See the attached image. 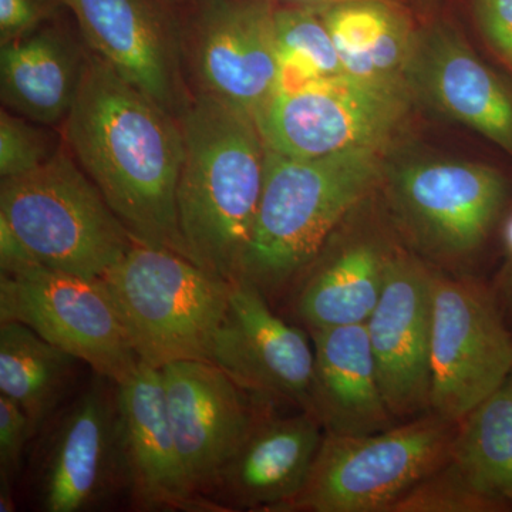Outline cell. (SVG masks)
Instances as JSON below:
<instances>
[{"mask_svg":"<svg viewBox=\"0 0 512 512\" xmlns=\"http://www.w3.org/2000/svg\"><path fill=\"white\" fill-rule=\"evenodd\" d=\"M64 144L134 241L190 259L177 211L180 119L93 50L64 121Z\"/></svg>","mask_w":512,"mask_h":512,"instance_id":"obj_1","label":"cell"},{"mask_svg":"<svg viewBox=\"0 0 512 512\" xmlns=\"http://www.w3.org/2000/svg\"><path fill=\"white\" fill-rule=\"evenodd\" d=\"M180 119L178 222L190 261L238 281L264 187L266 146L251 114L194 94Z\"/></svg>","mask_w":512,"mask_h":512,"instance_id":"obj_2","label":"cell"},{"mask_svg":"<svg viewBox=\"0 0 512 512\" xmlns=\"http://www.w3.org/2000/svg\"><path fill=\"white\" fill-rule=\"evenodd\" d=\"M383 151L293 158L266 148L261 202L239 279L268 299L295 284L340 222L382 183Z\"/></svg>","mask_w":512,"mask_h":512,"instance_id":"obj_3","label":"cell"},{"mask_svg":"<svg viewBox=\"0 0 512 512\" xmlns=\"http://www.w3.org/2000/svg\"><path fill=\"white\" fill-rule=\"evenodd\" d=\"M141 362L202 360L227 313L232 282L168 249L136 242L100 278Z\"/></svg>","mask_w":512,"mask_h":512,"instance_id":"obj_4","label":"cell"},{"mask_svg":"<svg viewBox=\"0 0 512 512\" xmlns=\"http://www.w3.org/2000/svg\"><path fill=\"white\" fill-rule=\"evenodd\" d=\"M0 217L43 265L100 279L136 244L67 146L0 183Z\"/></svg>","mask_w":512,"mask_h":512,"instance_id":"obj_5","label":"cell"},{"mask_svg":"<svg viewBox=\"0 0 512 512\" xmlns=\"http://www.w3.org/2000/svg\"><path fill=\"white\" fill-rule=\"evenodd\" d=\"M458 421L429 412L367 436H323L308 480L279 512H390L450 458Z\"/></svg>","mask_w":512,"mask_h":512,"instance_id":"obj_6","label":"cell"},{"mask_svg":"<svg viewBox=\"0 0 512 512\" xmlns=\"http://www.w3.org/2000/svg\"><path fill=\"white\" fill-rule=\"evenodd\" d=\"M35 439L26 474L37 511H100L128 497L119 383L94 373Z\"/></svg>","mask_w":512,"mask_h":512,"instance_id":"obj_7","label":"cell"},{"mask_svg":"<svg viewBox=\"0 0 512 512\" xmlns=\"http://www.w3.org/2000/svg\"><path fill=\"white\" fill-rule=\"evenodd\" d=\"M512 372V333L494 286L434 272L430 412L460 421Z\"/></svg>","mask_w":512,"mask_h":512,"instance_id":"obj_8","label":"cell"},{"mask_svg":"<svg viewBox=\"0 0 512 512\" xmlns=\"http://www.w3.org/2000/svg\"><path fill=\"white\" fill-rule=\"evenodd\" d=\"M387 194L397 228L423 261L451 269L490 237L507 201V183L488 165L424 161L393 171Z\"/></svg>","mask_w":512,"mask_h":512,"instance_id":"obj_9","label":"cell"},{"mask_svg":"<svg viewBox=\"0 0 512 512\" xmlns=\"http://www.w3.org/2000/svg\"><path fill=\"white\" fill-rule=\"evenodd\" d=\"M409 87L322 77L296 93H276L255 117L268 150L293 158L384 150L410 106Z\"/></svg>","mask_w":512,"mask_h":512,"instance_id":"obj_10","label":"cell"},{"mask_svg":"<svg viewBox=\"0 0 512 512\" xmlns=\"http://www.w3.org/2000/svg\"><path fill=\"white\" fill-rule=\"evenodd\" d=\"M6 320L29 326L116 383L127 380L141 363L100 279L45 265L28 274L0 276V322Z\"/></svg>","mask_w":512,"mask_h":512,"instance_id":"obj_11","label":"cell"},{"mask_svg":"<svg viewBox=\"0 0 512 512\" xmlns=\"http://www.w3.org/2000/svg\"><path fill=\"white\" fill-rule=\"evenodd\" d=\"M208 362L261 402L312 413V339L276 315L264 293L245 279L232 282Z\"/></svg>","mask_w":512,"mask_h":512,"instance_id":"obj_12","label":"cell"},{"mask_svg":"<svg viewBox=\"0 0 512 512\" xmlns=\"http://www.w3.org/2000/svg\"><path fill=\"white\" fill-rule=\"evenodd\" d=\"M274 9L269 0H208L180 42L197 94L258 116L278 86Z\"/></svg>","mask_w":512,"mask_h":512,"instance_id":"obj_13","label":"cell"},{"mask_svg":"<svg viewBox=\"0 0 512 512\" xmlns=\"http://www.w3.org/2000/svg\"><path fill=\"white\" fill-rule=\"evenodd\" d=\"M434 272L400 248L365 323L384 400L397 423L430 412Z\"/></svg>","mask_w":512,"mask_h":512,"instance_id":"obj_14","label":"cell"},{"mask_svg":"<svg viewBox=\"0 0 512 512\" xmlns=\"http://www.w3.org/2000/svg\"><path fill=\"white\" fill-rule=\"evenodd\" d=\"M168 419L192 490L205 498L225 464L274 406L202 360L161 369Z\"/></svg>","mask_w":512,"mask_h":512,"instance_id":"obj_15","label":"cell"},{"mask_svg":"<svg viewBox=\"0 0 512 512\" xmlns=\"http://www.w3.org/2000/svg\"><path fill=\"white\" fill-rule=\"evenodd\" d=\"M72 9L90 50L180 117L191 97L185 87L180 40L144 0H59Z\"/></svg>","mask_w":512,"mask_h":512,"instance_id":"obj_16","label":"cell"},{"mask_svg":"<svg viewBox=\"0 0 512 512\" xmlns=\"http://www.w3.org/2000/svg\"><path fill=\"white\" fill-rule=\"evenodd\" d=\"M325 430L306 410L268 412L225 464L205 494L218 512H279L301 491Z\"/></svg>","mask_w":512,"mask_h":512,"instance_id":"obj_17","label":"cell"},{"mask_svg":"<svg viewBox=\"0 0 512 512\" xmlns=\"http://www.w3.org/2000/svg\"><path fill=\"white\" fill-rule=\"evenodd\" d=\"M128 500L137 511L218 512L192 490L175 444L161 369L141 362L119 383Z\"/></svg>","mask_w":512,"mask_h":512,"instance_id":"obj_18","label":"cell"},{"mask_svg":"<svg viewBox=\"0 0 512 512\" xmlns=\"http://www.w3.org/2000/svg\"><path fill=\"white\" fill-rule=\"evenodd\" d=\"M407 86L512 154V93L450 26L419 30Z\"/></svg>","mask_w":512,"mask_h":512,"instance_id":"obj_19","label":"cell"},{"mask_svg":"<svg viewBox=\"0 0 512 512\" xmlns=\"http://www.w3.org/2000/svg\"><path fill=\"white\" fill-rule=\"evenodd\" d=\"M399 245L372 228H349L346 218L329 235L293 288V306L312 329L366 323Z\"/></svg>","mask_w":512,"mask_h":512,"instance_id":"obj_20","label":"cell"},{"mask_svg":"<svg viewBox=\"0 0 512 512\" xmlns=\"http://www.w3.org/2000/svg\"><path fill=\"white\" fill-rule=\"evenodd\" d=\"M315 363L312 413L326 434L367 436L396 426L365 323L309 330Z\"/></svg>","mask_w":512,"mask_h":512,"instance_id":"obj_21","label":"cell"},{"mask_svg":"<svg viewBox=\"0 0 512 512\" xmlns=\"http://www.w3.org/2000/svg\"><path fill=\"white\" fill-rule=\"evenodd\" d=\"M89 52L53 29L33 30L0 46L5 109L53 126L64 123L79 94Z\"/></svg>","mask_w":512,"mask_h":512,"instance_id":"obj_22","label":"cell"},{"mask_svg":"<svg viewBox=\"0 0 512 512\" xmlns=\"http://www.w3.org/2000/svg\"><path fill=\"white\" fill-rule=\"evenodd\" d=\"M313 8L332 36L345 74L409 87L407 70L419 30L397 0H338Z\"/></svg>","mask_w":512,"mask_h":512,"instance_id":"obj_23","label":"cell"},{"mask_svg":"<svg viewBox=\"0 0 512 512\" xmlns=\"http://www.w3.org/2000/svg\"><path fill=\"white\" fill-rule=\"evenodd\" d=\"M82 365L29 326L0 322V394L18 404L37 431L79 392Z\"/></svg>","mask_w":512,"mask_h":512,"instance_id":"obj_24","label":"cell"},{"mask_svg":"<svg viewBox=\"0 0 512 512\" xmlns=\"http://www.w3.org/2000/svg\"><path fill=\"white\" fill-rule=\"evenodd\" d=\"M450 461L512 511V372L458 421Z\"/></svg>","mask_w":512,"mask_h":512,"instance_id":"obj_25","label":"cell"},{"mask_svg":"<svg viewBox=\"0 0 512 512\" xmlns=\"http://www.w3.org/2000/svg\"><path fill=\"white\" fill-rule=\"evenodd\" d=\"M274 29L279 60L276 93L301 92L322 77L345 74L332 36L313 6L275 8Z\"/></svg>","mask_w":512,"mask_h":512,"instance_id":"obj_26","label":"cell"},{"mask_svg":"<svg viewBox=\"0 0 512 512\" xmlns=\"http://www.w3.org/2000/svg\"><path fill=\"white\" fill-rule=\"evenodd\" d=\"M503 503L478 490L450 458L393 505L390 512H505Z\"/></svg>","mask_w":512,"mask_h":512,"instance_id":"obj_27","label":"cell"},{"mask_svg":"<svg viewBox=\"0 0 512 512\" xmlns=\"http://www.w3.org/2000/svg\"><path fill=\"white\" fill-rule=\"evenodd\" d=\"M39 123L3 107L0 111V177H19L47 163L60 147Z\"/></svg>","mask_w":512,"mask_h":512,"instance_id":"obj_28","label":"cell"},{"mask_svg":"<svg viewBox=\"0 0 512 512\" xmlns=\"http://www.w3.org/2000/svg\"><path fill=\"white\" fill-rule=\"evenodd\" d=\"M36 434L28 414L9 397L0 394V512L18 510L16 483L26 466L29 446Z\"/></svg>","mask_w":512,"mask_h":512,"instance_id":"obj_29","label":"cell"},{"mask_svg":"<svg viewBox=\"0 0 512 512\" xmlns=\"http://www.w3.org/2000/svg\"><path fill=\"white\" fill-rule=\"evenodd\" d=\"M474 15L485 42L512 70V0H474Z\"/></svg>","mask_w":512,"mask_h":512,"instance_id":"obj_30","label":"cell"},{"mask_svg":"<svg viewBox=\"0 0 512 512\" xmlns=\"http://www.w3.org/2000/svg\"><path fill=\"white\" fill-rule=\"evenodd\" d=\"M46 16L37 0H0V42L18 39L36 30Z\"/></svg>","mask_w":512,"mask_h":512,"instance_id":"obj_31","label":"cell"},{"mask_svg":"<svg viewBox=\"0 0 512 512\" xmlns=\"http://www.w3.org/2000/svg\"><path fill=\"white\" fill-rule=\"evenodd\" d=\"M5 218L0 217V276H18L42 266Z\"/></svg>","mask_w":512,"mask_h":512,"instance_id":"obj_32","label":"cell"},{"mask_svg":"<svg viewBox=\"0 0 512 512\" xmlns=\"http://www.w3.org/2000/svg\"><path fill=\"white\" fill-rule=\"evenodd\" d=\"M269 2H284L286 5L318 6L338 2V0H269Z\"/></svg>","mask_w":512,"mask_h":512,"instance_id":"obj_33","label":"cell"}]
</instances>
